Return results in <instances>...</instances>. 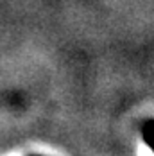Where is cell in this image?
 <instances>
[{"mask_svg": "<svg viewBox=\"0 0 154 156\" xmlns=\"http://www.w3.org/2000/svg\"><path fill=\"white\" fill-rule=\"evenodd\" d=\"M142 135H143V140L147 142V145L154 153V120H147L142 126Z\"/></svg>", "mask_w": 154, "mask_h": 156, "instance_id": "cell-1", "label": "cell"}]
</instances>
